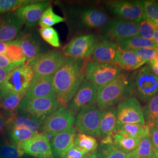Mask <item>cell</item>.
<instances>
[{
    "label": "cell",
    "mask_w": 158,
    "mask_h": 158,
    "mask_svg": "<svg viewBox=\"0 0 158 158\" xmlns=\"http://www.w3.org/2000/svg\"><path fill=\"white\" fill-rule=\"evenodd\" d=\"M146 18L158 27V1H140Z\"/></svg>",
    "instance_id": "cell-36"
},
{
    "label": "cell",
    "mask_w": 158,
    "mask_h": 158,
    "mask_svg": "<svg viewBox=\"0 0 158 158\" xmlns=\"http://www.w3.org/2000/svg\"><path fill=\"white\" fill-rule=\"evenodd\" d=\"M133 51L144 64L148 63L153 60L156 56V49L142 48L133 50Z\"/></svg>",
    "instance_id": "cell-42"
},
{
    "label": "cell",
    "mask_w": 158,
    "mask_h": 158,
    "mask_svg": "<svg viewBox=\"0 0 158 158\" xmlns=\"http://www.w3.org/2000/svg\"><path fill=\"white\" fill-rule=\"evenodd\" d=\"M115 64L121 69L131 71L141 68L145 64L134 51L123 50L120 48Z\"/></svg>",
    "instance_id": "cell-25"
},
{
    "label": "cell",
    "mask_w": 158,
    "mask_h": 158,
    "mask_svg": "<svg viewBox=\"0 0 158 158\" xmlns=\"http://www.w3.org/2000/svg\"><path fill=\"white\" fill-rule=\"evenodd\" d=\"M155 150L147 133L140 139L135 149L130 153L131 156L139 158H150L155 155Z\"/></svg>",
    "instance_id": "cell-32"
},
{
    "label": "cell",
    "mask_w": 158,
    "mask_h": 158,
    "mask_svg": "<svg viewBox=\"0 0 158 158\" xmlns=\"http://www.w3.org/2000/svg\"><path fill=\"white\" fill-rule=\"evenodd\" d=\"M11 115L0 109V135L6 133L8 119Z\"/></svg>",
    "instance_id": "cell-45"
},
{
    "label": "cell",
    "mask_w": 158,
    "mask_h": 158,
    "mask_svg": "<svg viewBox=\"0 0 158 158\" xmlns=\"http://www.w3.org/2000/svg\"><path fill=\"white\" fill-rule=\"evenodd\" d=\"M5 55L11 62L19 66L25 64L27 60L17 38L9 42Z\"/></svg>",
    "instance_id": "cell-29"
},
{
    "label": "cell",
    "mask_w": 158,
    "mask_h": 158,
    "mask_svg": "<svg viewBox=\"0 0 158 158\" xmlns=\"http://www.w3.org/2000/svg\"><path fill=\"white\" fill-rule=\"evenodd\" d=\"M157 158V157H156V156H155V155H153V156H152V157H151V158Z\"/></svg>",
    "instance_id": "cell-56"
},
{
    "label": "cell",
    "mask_w": 158,
    "mask_h": 158,
    "mask_svg": "<svg viewBox=\"0 0 158 158\" xmlns=\"http://www.w3.org/2000/svg\"><path fill=\"white\" fill-rule=\"evenodd\" d=\"M39 32L41 38L50 45L55 48L60 46L59 36L55 29L52 27L41 28Z\"/></svg>",
    "instance_id": "cell-39"
},
{
    "label": "cell",
    "mask_w": 158,
    "mask_h": 158,
    "mask_svg": "<svg viewBox=\"0 0 158 158\" xmlns=\"http://www.w3.org/2000/svg\"><path fill=\"white\" fill-rule=\"evenodd\" d=\"M34 73L27 64L12 68L0 85V97L12 94L26 95Z\"/></svg>",
    "instance_id": "cell-5"
},
{
    "label": "cell",
    "mask_w": 158,
    "mask_h": 158,
    "mask_svg": "<svg viewBox=\"0 0 158 158\" xmlns=\"http://www.w3.org/2000/svg\"><path fill=\"white\" fill-rule=\"evenodd\" d=\"M152 40L158 45V28L155 30L153 34Z\"/></svg>",
    "instance_id": "cell-50"
},
{
    "label": "cell",
    "mask_w": 158,
    "mask_h": 158,
    "mask_svg": "<svg viewBox=\"0 0 158 158\" xmlns=\"http://www.w3.org/2000/svg\"><path fill=\"white\" fill-rule=\"evenodd\" d=\"M100 138L113 135L117 131V108L111 107L101 111Z\"/></svg>",
    "instance_id": "cell-24"
},
{
    "label": "cell",
    "mask_w": 158,
    "mask_h": 158,
    "mask_svg": "<svg viewBox=\"0 0 158 158\" xmlns=\"http://www.w3.org/2000/svg\"><path fill=\"white\" fill-rule=\"evenodd\" d=\"M147 132L146 125L141 124H126L118 128L117 132L123 135L140 139Z\"/></svg>",
    "instance_id": "cell-33"
},
{
    "label": "cell",
    "mask_w": 158,
    "mask_h": 158,
    "mask_svg": "<svg viewBox=\"0 0 158 158\" xmlns=\"http://www.w3.org/2000/svg\"><path fill=\"white\" fill-rule=\"evenodd\" d=\"M106 4L110 11L122 19L138 23L146 18L140 1H109Z\"/></svg>",
    "instance_id": "cell-10"
},
{
    "label": "cell",
    "mask_w": 158,
    "mask_h": 158,
    "mask_svg": "<svg viewBox=\"0 0 158 158\" xmlns=\"http://www.w3.org/2000/svg\"><path fill=\"white\" fill-rule=\"evenodd\" d=\"M147 134L155 151L158 150V127L154 124L146 125Z\"/></svg>",
    "instance_id": "cell-43"
},
{
    "label": "cell",
    "mask_w": 158,
    "mask_h": 158,
    "mask_svg": "<svg viewBox=\"0 0 158 158\" xmlns=\"http://www.w3.org/2000/svg\"><path fill=\"white\" fill-rule=\"evenodd\" d=\"M97 88L87 80H83L73 97L68 102V108L74 115L85 108L96 105Z\"/></svg>",
    "instance_id": "cell-14"
},
{
    "label": "cell",
    "mask_w": 158,
    "mask_h": 158,
    "mask_svg": "<svg viewBox=\"0 0 158 158\" xmlns=\"http://www.w3.org/2000/svg\"><path fill=\"white\" fill-rule=\"evenodd\" d=\"M119 49L117 43L102 38L97 41L90 56L94 61L115 64Z\"/></svg>",
    "instance_id": "cell-20"
},
{
    "label": "cell",
    "mask_w": 158,
    "mask_h": 158,
    "mask_svg": "<svg viewBox=\"0 0 158 158\" xmlns=\"http://www.w3.org/2000/svg\"><path fill=\"white\" fill-rule=\"evenodd\" d=\"M74 120V114L68 107L61 106L43 121L40 131L53 137L73 126Z\"/></svg>",
    "instance_id": "cell-9"
},
{
    "label": "cell",
    "mask_w": 158,
    "mask_h": 158,
    "mask_svg": "<svg viewBox=\"0 0 158 158\" xmlns=\"http://www.w3.org/2000/svg\"><path fill=\"white\" fill-rule=\"evenodd\" d=\"M53 76L34 74L25 97L34 98L55 95Z\"/></svg>",
    "instance_id": "cell-21"
},
{
    "label": "cell",
    "mask_w": 158,
    "mask_h": 158,
    "mask_svg": "<svg viewBox=\"0 0 158 158\" xmlns=\"http://www.w3.org/2000/svg\"><path fill=\"white\" fill-rule=\"evenodd\" d=\"M138 36L148 40H152L153 35L158 27L150 21L147 18L138 23Z\"/></svg>",
    "instance_id": "cell-41"
},
{
    "label": "cell",
    "mask_w": 158,
    "mask_h": 158,
    "mask_svg": "<svg viewBox=\"0 0 158 158\" xmlns=\"http://www.w3.org/2000/svg\"><path fill=\"white\" fill-rule=\"evenodd\" d=\"M83 59L67 57L62 66L53 76L55 94L62 106L66 107L85 77Z\"/></svg>",
    "instance_id": "cell-1"
},
{
    "label": "cell",
    "mask_w": 158,
    "mask_h": 158,
    "mask_svg": "<svg viewBox=\"0 0 158 158\" xmlns=\"http://www.w3.org/2000/svg\"><path fill=\"white\" fill-rule=\"evenodd\" d=\"M86 158H97V156L96 155V152L93 153L90 155H89Z\"/></svg>",
    "instance_id": "cell-52"
},
{
    "label": "cell",
    "mask_w": 158,
    "mask_h": 158,
    "mask_svg": "<svg viewBox=\"0 0 158 158\" xmlns=\"http://www.w3.org/2000/svg\"><path fill=\"white\" fill-rule=\"evenodd\" d=\"M50 3L45 1H33L32 2L23 6L15 12V14L27 28L36 26L42 14L49 6Z\"/></svg>",
    "instance_id": "cell-18"
},
{
    "label": "cell",
    "mask_w": 158,
    "mask_h": 158,
    "mask_svg": "<svg viewBox=\"0 0 158 158\" xmlns=\"http://www.w3.org/2000/svg\"><path fill=\"white\" fill-rule=\"evenodd\" d=\"M136 36H138V23L122 19L109 21L103 29L102 38L115 43Z\"/></svg>",
    "instance_id": "cell-13"
},
{
    "label": "cell",
    "mask_w": 158,
    "mask_h": 158,
    "mask_svg": "<svg viewBox=\"0 0 158 158\" xmlns=\"http://www.w3.org/2000/svg\"><path fill=\"white\" fill-rule=\"evenodd\" d=\"M65 21L64 17L58 15L53 11L52 6H49L40 19L39 24L41 28H49L55 25Z\"/></svg>",
    "instance_id": "cell-35"
},
{
    "label": "cell",
    "mask_w": 158,
    "mask_h": 158,
    "mask_svg": "<svg viewBox=\"0 0 158 158\" xmlns=\"http://www.w3.org/2000/svg\"><path fill=\"white\" fill-rule=\"evenodd\" d=\"M43 121L35 118L20 110L11 114L8 119L6 129L14 127H23L31 130L35 134L40 133Z\"/></svg>",
    "instance_id": "cell-23"
},
{
    "label": "cell",
    "mask_w": 158,
    "mask_h": 158,
    "mask_svg": "<svg viewBox=\"0 0 158 158\" xmlns=\"http://www.w3.org/2000/svg\"><path fill=\"white\" fill-rule=\"evenodd\" d=\"M145 125L152 124L158 115V94L143 108Z\"/></svg>",
    "instance_id": "cell-37"
},
{
    "label": "cell",
    "mask_w": 158,
    "mask_h": 158,
    "mask_svg": "<svg viewBox=\"0 0 158 158\" xmlns=\"http://www.w3.org/2000/svg\"><path fill=\"white\" fill-rule=\"evenodd\" d=\"M6 133L8 134V141L17 146L38 134L23 127H11L6 130Z\"/></svg>",
    "instance_id": "cell-28"
},
{
    "label": "cell",
    "mask_w": 158,
    "mask_h": 158,
    "mask_svg": "<svg viewBox=\"0 0 158 158\" xmlns=\"http://www.w3.org/2000/svg\"><path fill=\"white\" fill-rule=\"evenodd\" d=\"M123 50L133 51L142 48L156 49L158 45L151 40H147L139 36L128 38L117 43Z\"/></svg>",
    "instance_id": "cell-26"
},
{
    "label": "cell",
    "mask_w": 158,
    "mask_h": 158,
    "mask_svg": "<svg viewBox=\"0 0 158 158\" xmlns=\"http://www.w3.org/2000/svg\"><path fill=\"white\" fill-rule=\"evenodd\" d=\"M19 65L12 62L5 55L0 54V68L11 70L12 68L19 66Z\"/></svg>",
    "instance_id": "cell-46"
},
{
    "label": "cell",
    "mask_w": 158,
    "mask_h": 158,
    "mask_svg": "<svg viewBox=\"0 0 158 158\" xmlns=\"http://www.w3.org/2000/svg\"><path fill=\"white\" fill-rule=\"evenodd\" d=\"M155 155L158 158V150L155 151Z\"/></svg>",
    "instance_id": "cell-54"
},
{
    "label": "cell",
    "mask_w": 158,
    "mask_h": 158,
    "mask_svg": "<svg viewBox=\"0 0 158 158\" xmlns=\"http://www.w3.org/2000/svg\"><path fill=\"white\" fill-rule=\"evenodd\" d=\"M74 145L88 155L95 152L98 147L94 137L81 132L77 133L75 136Z\"/></svg>",
    "instance_id": "cell-27"
},
{
    "label": "cell",
    "mask_w": 158,
    "mask_h": 158,
    "mask_svg": "<svg viewBox=\"0 0 158 158\" xmlns=\"http://www.w3.org/2000/svg\"><path fill=\"white\" fill-rule=\"evenodd\" d=\"M67 57L63 51L52 50L29 60L27 64L31 68L34 74L53 75L63 65Z\"/></svg>",
    "instance_id": "cell-8"
},
{
    "label": "cell",
    "mask_w": 158,
    "mask_h": 158,
    "mask_svg": "<svg viewBox=\"0 0 158 158\" xmlns=\"http://www.w3.org/2000/svg\"><path fill=\"white\" fill-rule=\"evenodd\" d=\"M130 158H139L136 157V156H131Z\"/></svg>",
    "instance_id": "cell-57"
},
{
    "label": "cell",
    "mask_w": 158,
    "mask_h": 158,
    "mask_svg": "<svg viewBox=\"0 0 158 158\" xmlns=\"http://www.w3.org/2000/svg\"><path fill=\"white\" fill-rule=\"evenodd\" d=\"M23 25L15 12L0 15V42L15 40L21 33Z\"/></svg>",
    "instance_id": "cell-19"
},
{
    "label": "cell",
    "mask_w": 158,
    "mask_h": 158,
    "mask_svg": "<svg viewBox=\"0 0 158 158\" xmlns=\"http://www.w3.org/2000/svg\"><path fill=\"white\" fill-rule=\"evenodd\" d=\"M131 97L147 103L158 94V77L148 63L129 76Z\"/></svg>",
    "instance_id": "cell-3"
},
{
    "label": "cell",
    "mask_w": 158,
    "mask_h": 158,
    "mask_svg": "<svg viewBox=\"0 0 158 158\" xmlns=\"http://www.w3.org/2000/svg\"><path fill=\"white\" fill-rule=\"evenodd\" d=\"M153 124H154L156 125H157L158 127V116L156 117V118L155 119V120L153 121Z\"/></svg>",
    "instance_id": "cell-53"
},
{
    "label": "cell",
    "mask_w": 158,
    "mask_h": 158,
    "mask_svg": "<svg viewBox=\"0 0 158 158\" xmlns=\"http://www.w3.org/2000/svg\"><path fill=\"white\" fill-rule=\"evenodd\" d=\"M9 42H0V54L5 55Z\"/></svg>",
    "instance_id": "cell-49"
},
{
    "label": "cell",
    "mask_w": 158,
    "mask_h": 158,
    "mask_svg": "<svg viewBox=\"0 0 158 158\" xmlns=\"http://www.w3.org/2000/svg\"><path fill=\"white\" fill-rule=\"evenodd\" d=\"M32 1L31 0H0V15L15 11L20 7Z\"/></svg>",
    "instance_id": "cell-40"
},
{
    "label": "cell",
    "mask_w": 158,
    "mask_h": 158,
    "mask_svg": "<svg viewBox=\"0 0 158 158\" xmlns=\"http://www.w3.org/2000/svg\"><path fill=\"white\" fill-rule=\"evenodd\" d=\"M97 41L93 34L77 36L64 46L63 52L67 56L84 59L90 56Z\"/></svg>",
    "instance_id": "cell-17"
},
{
    "label": "cell",
    "mask_w": 158,
    "mask_h": 158,
    "mask_svg": "<svg viewBox=\"0 0 158 158\" xmlns=\"http://www.w3.org/2000/svg\"><path fill=\"white\" fill-rule=\"evenodd\" d=\"M121 69L113 63L90 60L87 63L85 69V80L98 89L111 82L121 73Z\"/></svg>",
    "instance_id": "cell-7"
},
{
    "label": "cell",
    "mask_w": 158,
    "mask_h": 158,
    "mask_svg": "<svg viewBox=\"0 0 158 158\" xmlns=\"http://www.w3.org/2000/svg\"><path fill=\"white\" fill-rule=\"evenodd\" d=\"M89 155L73 145L60 158H86Z\"/></svg>",
    "instance_id": "cell-44"
},
{
    "label": "cell",
    "mask_w": 158,
    "mask_h": 158,
    "mask_svg": "<svg viewBox=\"0 0 158 158\" xmlns=\"http://www.w3.org/2000/svg\"><path fill=\"white\" fill-rule=\"evenodd\" d=\"M17 38L28 61L48 52L44 40L32 29H24Z\"/></svg>",
    "instance_id": "cell-15"
},
{
    "label": "cell",
    "mask_w": 158,
    "mask_h": 158,
    "mask_svg": "<svg viewBox=\"0 0 158 158\" xmlns=\"http://www.w3.org/2000/svg\"><path fill=\"white\" fill-rule=\"evenodd\" d=\"M151 69L152 70L153 72L158 77V64L155 62V61L152 60L148 63Z\"/></svg>",
    "instance_id": "cell-48"
},
{
    "label": "cell",
    "mask_w": 158,
    "mask_h": 158,
    "mask_svg": "<svg viewBox=\"0 0 158 158\" xmlns=\"http://www.w3.org/2000/svg\"><path fill=\"white\" fill-rule=\"evenodd\" d=\"M4 138H2V137H0V145H1V144L2 143V141H4Z\"/></svg>",
    "instance_id": "cell-55"
},
{
    "label": "cell",
    "mask_w": 158,
    "mask_h": 158,
    "mask_svg": "<svg viewBox=\"0 0 158 158\" xmlns=\"http://www.w3.org/2000/svg\"><path fill=\"white\" fill-rule=\"evenodd\" d=\"M77 132V128L72 126L52 138L51 145L54 158H61L63 155L73 145L74 139Z\"/></svg>",
    "instance_id": "cell-22"
},
{
    "label": "cell",
    "mask_w": 158,
    "mask_h": 158,
    "mask_svg": "<svg viewBox=\"0 0 158 158\" xmlns=\"http://www.w3.org/2000/svg\"><path fill=\"white\" fill-rule=\"evenodd\" d=\"M20 152L34 158H55L48 136L38 133L33 138L17 145Z\"/></svg>",
    "instance_id": "cell-16"
},
{
    "label": "cell",
    "mask_w": 158,
    "mask_h": 158,
    "mask_svg": "<svg viewBox=\"0 0 158 158\" xmlns=\"http://www.w3.org/2000/svg\"><path fill=\"white\" fill-rule=\"evenodd\" d=\"M101 111L95 105L80 111L75 117L76 128L81 133L100 138Z\"/></svg>",
    "instance_id": "cell-11"
},
{
    "label": "cell",
    "mask_w": 158,
    "mask_h": 158,
    "mask_svg": "<svg viewBox=\"0 0 158 158\" xmlns=\"http://www.w3.org/2000/svg\"><path fill=\"white\" fill-rule=\"evenodd\" d=\"M130 97L129 76L121 73L111 82L97 89L96 104L102 111Z\"/></svg>",
    "instance_id": "cell-4"
},
{
    "label": "cell",
    "mask_w": 158,
    "mask_h": 158,
    "mask_svg": "<svg viewBox=\"0 0 158 158\" xmlns=\"http://www.w3.org/2000/svg\"><path fill=\"white\" fill-rule=\"evenodd\" d=\"M61 106L56 95L55 94L34 98L24 97L18 109L35 118L44 121Z\"/></svg>",
    "instance_id": "cell-6"
},
{
    "label": "cell",
    "mask_w": 158,
    "mask_h": 158,
    "mask_svg": "<svg viewBox=\"0 0 158 158\" xmlns=\"http://www.w3.org/2000/svg\"><path fill=\"white\" fill-rule=\"evenodd\" d=\"M23 156L16 145L4 139L0 145V158H21Z\"/></svg>",
    "instance_id": "cell-38"
},
{
    "label": "cell",
    "mask_w": 158,
    "mask_h": 158,
    "mask_svg": "<svg viewBox=\"0 0 158 158\" xmlns=\"http://www.w3.org/2000/svg\"><path fill=\"white\" fill-rule=\"evenodd\" d=\"M140 139L123 135L117 132L113 135V144L120 150L128 154H130L135 149Z\"/></svg>",
    "instance_id": "cell-30"
},
{
    "label": "cell",
    "mask_w": 158,
    "mask_h": 158,
    "mask_svg": "<svg viewBox=\"0 0 158 158\" xmlns=\"http://www.w3.org/2000/svg\"><path fill=\"white\" fill-rule=\"evenodd\" d=\"M25 94H12L0 97V109L11 115L18 110Z\"/></svg>",
    "instance_id": "cell-31"
},
{
    "label": "cell",
    "mask_w": 158,
    "mask_h": 158,
    "mask_svg": "<svg viewBox=\"0 0 158 158\" xmlns=\"http://www.w3.org/2000/svg\"></svg>",
    "instance_id": "cell-58"
},
{
    "label": "cell",
    "mask_w": 158,
    "mask_h": 158,
    "mask_svg": "<svg viewBox=\"0 0 158 158\" xmlns=\"http://www.w3.org/2000/svg\"><path fill=\"white\" fill-rule=\"evenodd\" d=\"M117 113V130L119 127L126 124L145 125L143 108L139 101L134 97L119 102Z\"/></svg>",
    "instance_id": "cell-12"
},
{
    "label": "cell",
    "mask_w": 158,
    "mask_h": 158,
    "mask_svg": "<svg viewBox=\"0 0 158 158\" xmlns=\"http://www.w3.org/2000/svg\"><path fill=\"white\" fill-rule=\"evenodd\" d=\"M10 71V70L0 68V85L4 81Z\"/></svg>",
    "instance_id": "cell-47"
},
{
    "label": "cell",
    "mask_w": 158,
    "mask_h": 158,
    "mask_svg": "<svg viewBox=\"0 0 158 158\" xmlns=\"http://www.w3.org/2000/svg\"><path fill=\"white\" fill-rule=\"evenodd\" d=\"M153 60L155 61V62L158 64V48L156 49V56L155 59H153Z\"/></svg>",
    "instance_id": "cell-51"
},
{
    "label": "cell",
    "mask_w": 158,
    "mask_h": 158,
    "mask_svg": "<svg viewBox=\"0 0 158 158\" xmlns=\"http://www.w3.org/2000/svg\"><path fill=\"white\" fill-rule=\"evenodd\" d=\"M98 158H130V154L124 152L114 144L100 145L95 152Z\"/></svg>",
    "instance_id": "cell-34"
},
{
    "label": "cell",
    "mask_w": 158,
    "mask_h": 158,
    "mask_svg": "<svg viewBox=\"0 0 158 158\" xmlns=\"http://www.w3.org/2000/svg\"><path fill=\"white\" fill-rule=\"evenodd\" d=\"M63 9L65 21L72 34L83 29L104 27L109 23L107 14L98 8L73 5L64 6Z\"/></svg>",
    "instance_id": "cell-2"
}]
</instances>
